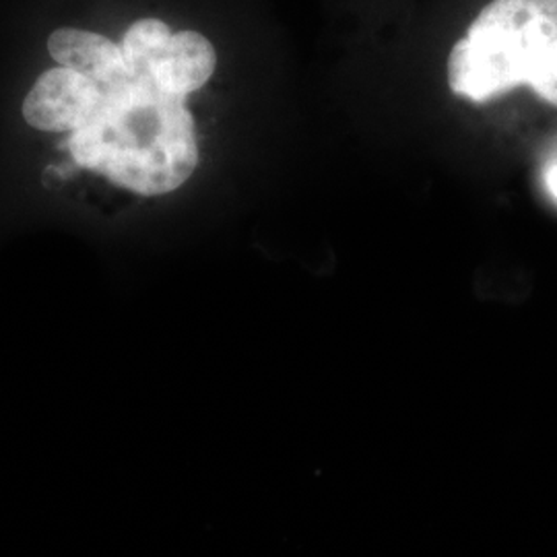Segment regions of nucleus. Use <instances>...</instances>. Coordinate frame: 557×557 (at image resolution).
<instances>
[{"label": "nucleus", "instance_id": "obj_1", "mask_svg": "<svg viewBox=\"0 0 557 557\" xmlns=\"http://www.w3.org/2000/svg\"><path fill=\"white\" fill-rule=\"evenodd\" d=\"M100 89L94 116L69 139L79 168L140 197L168 195L193 176L199 143L186 98L151 79Z\"/></svg>", "mask_w": 557, "mask_h": 557}, {"label": "nucleus", "instance_id": "obj_2", "mask_svg": "<svg viewBox=\"0 0 557 557\" xmlns=\"http://www.w3.org/2000/svg\"><path fill=\"white\" fill-rule=\"evenodd\" d=\"M557 52V0H492L448 57L453 94L490 101L533 85Z\"/></svg>", "mask_w": 557, "mask_h": 557}, {"label": "nucleus", "instance_id": "obj_3", "mask_svg": "<svg viewBox=\"0 0 557 557\" xmlns=\"http://www.w3.org/2000/svg\"><path fill=\"white\" fill-rule=\"evenodd\" d=\"M101 89L71 69H50L36 81L23 101L29 126L46 133H75L100 106Z\"/></svg>", "mask_w": 557, "mask_h": 557}, {"label": "nucleus", "instance_id": "obj_4", "mask_svg": "<svg viewBox=\"0 0 557 557\" xmlns=\"http://www.w3.org/2000/svg\"><path fill=\"white\" fill-rule=\"evenodd\" d=\"M48 52L60 66L79 73L100 87H112L128 79L120 44L96 32L60 27L48 38Z\"/></svg>", "mask_w": 557, "mask_h": 557}, {"label": "nucleus", "instance_id": "obj_5", "mask_svg": "<svg viewBox=\"0 0 557 557\" xmlns=\"http://www.w3.org/2000/svg\"><path fill=\"white\" fill-rule=\"evenodd\" d=\"M215 66L218 54L213 44L199 32L184 29L172 34L151 71V79L163 91L188 98L211 79Z\"/></svg>", "mask_w": 557, "mask_h": 557}, {"label": "nucleus", "instance_id": "obj_6", "mask_svg": "<svg viewBox=\"0 0 557 557\" xmlns=\"http://www.w3.org/2000/svg\"><path fill=\"white\" fill-rule=\"evenodd\" d=\"M170 38L172 32L163 21L140 20L133 23L120 44L128 79H151V71Z\"/></svg>", "mask_w": 557, "mask_h": 557}, {"label": "nucleus", "instance_id": "obj_7", "mask_svg": "<svg viewBox=\"0 0 557 557\" xmlns=\"http://www.w3.org/2000/svg\"><path fill=\"white\" fill-rule=\"evenodd\" d=\"M531 89L541 100L557 106V52L552 62L545 66V71L541 73V77L531 85Z\"/></svg>", "mask_w": 557, "mask_h": 557}, {"label": "nucleus", "instance_id": "obj_8", "mask_svg": "<svg viewBox=\"0 0 557 557\" xmlns=\"http://www.w3.org/2000/svg\"><path fill=\"white\" fill-rule=\"evenodd\" d=\"M545 186H547V190L552 193V197L557 200V163L549 165V168L545 170Z\"/></svg>", "mask_w": 557, "mask_h": 557}]
</instances>
